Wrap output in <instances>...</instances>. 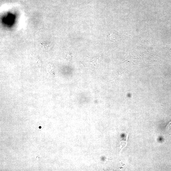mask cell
Segmentation results:
<instances>
[{"label": "cell", "instance_id": "6da1fadb", "mask_svg": "<svg viewBox=\"0 0 171 171\" xmlns=\"http://www.w3.org/2000/svg\"><path fill=\"white\" fill-rule=\"evenodd\" d=\"M87 57L90 59V61L93 65H97L101 63V55L95 57H89L88 56Z\"/></svg>", "mask_w": 171, "mask_h": 171}, {"label": "cell", "instance_id": "7a4b0ae2", "mask_svg": "<svg viewBox=\"0 0 171 171\" xmlns=\"http://www.w3.org/2000/svg\"><path fill=\"white\" fill-rule=\"evenodd\" d=\"M165 129L168 132H171V121L167 124Z\"/></svg>", "mask_w": 171, "mask_h": 171}, {"label": "cell", "instance_id": "3957f363", "mask_svg": "<svg viewBox=\"0 0 171 171\" xmlns=\"http://www.w3.org/2000/svg\"><path fill=\"white\" fill-rule=\"evenodd\" d=\"M39 128H40V129H41V126H40V127H39Z\"/></svg>", "mask_w": 171, "mask_h": 171}]
</instances>
